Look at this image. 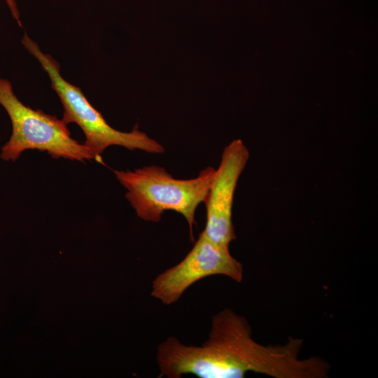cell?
Masks as SVG:
<instances>
[{
	"label": "cell",
	"instance_id": "cell-1",
	"mask_svg": "<svg viewBox=\"0 0 378 378\" xmlns=\"http://www.w3.org/2000/svg\"><path fill=\"white\" fill-rule=\"evenodd\" d=\"M215 170L208 167L190 179L176 178L156 165L133 171L115 170L114 174L127 190L125 197L139 218L158 223L164 211H174L186 218L192 239L195 212L207 199Z\"/></svg>",
	"mask_w": 378,
	"mask_h": 378
},
{
	"label": "cell",
	"instance_id": "cell-6",
	"mask_svg": "<svg viewBox=\"0 0 378 378\" xmlns=\"http://www.w3.org/2000/svg\"><path fill=\"white\" fill-rule=\"evenodd\" d=\"M5 1L12 14V16L18 22V24L20 27H22V24L20 20V13H19L15 0H5Z\"/></svg>",
	"mask_w": 378,
	"mask_h": 378
},
{
	"label": "cell",
	"instance_id": "cell-5",
	"mask_svg": "<svg viewBox=\"0 0 378 378\" xmlns=\"http://www.w3.org/2000/svg\"><path fill=\"white\" fill-rule=\"evenodd\" d=\"M249 158V151L241 139H234L222 153L205 202L206 220L203 230L214 243L224 247L236 239L232 223V206L238 180Z\"/></svg>",
	"mask_w": 378,
	"mask_h": 378
},
{
	"label": "cell",
	"instance_id": "cell-4",
	"mask_svg": "<svg viewBox=\"0 0 378 378\" xmlns=\"http://www.w3.org/2000/svg\"><path fill=\"white\" fill-rule=\"evenodd\" d=\"M214 275H223L240 283L242 265L230 254L228 247L214 243L202 231L181 262L155 278L150 295L169 305L178 301L193 284Z\"/></svg>",
	"mask_w": 378,
	"mask_h": 378
},
{
	"label": "cell",
	"instance_id": "cell-3",
	"mask_svg": "<svg viewBox=\"0 0 378 378\" xmlns=\"http://www.w3.org/2000/svg\"><path fill=\"white\" fill-rule=\"evenodd\" d=\"M0 104L12 124V134L2 147L4 160L15 161L29 149L47 152L53 158L84 162L94 160L89 148L71 136L62 119L24 105L15 95L9 80L0 78Z\"/></svg>",
	"mask_w": 378,
	"mask_h": 378
},
{
	"label": "cell",
	"instance_id": "cell-2",
	"mask_svg": "<svg viewBox=\"0 0 378 378\" xmlns=\"http://www.w3.org/2000/svg\"><path fill=\"white\" fill-rule=\"evenodd\" d=\"M21 43L48 74L51 88L59 97L64 108L62 120L66 125L74 122L79 126L85 136L84 144L97 162L103 164L101 155L111 146H120L130 150L138 149L149 153L164 152L162 144L139 130L137 124L129 132H120L110 126L102 113L89 102L81 89L63 78L59 64L50 55L43 52L26 32Z\"/></svg>",
	"mask_w": 378,
	"mask_h": 378
}]
</instances>
